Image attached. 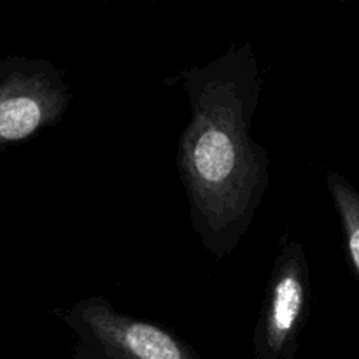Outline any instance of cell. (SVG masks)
I'll return each instance as SVG.
<instances>
[{
  "label": "cell",
  "mask_w": 359,
  "mask_h": 359,
  "mask_svg": "<svg viewBox=\"0 0 359 359\" xmlns=\"http://www.w3.org/2000/svg\"><path fill=\"white\" fill-rule=\"evenodd\" d=\"M189 102L177 170L189 223L214 258L233 255L270 184L269 153L252 137L265 77L251 42L177 76Z\"/></svg>",
  "instance_id": "1"
},
{
  "label": "cell",
  "mask_w": 359,
  "mask_h": 359,
  "mask_svg": "<svg viewBox=\"0 0 359 359\" xmlns=\"http://www.w3.org/2000/svg\"><path fill=\"white\" fill-rule=\"evenodd\" d=\"M72 91L65 72L42 58L0 60V158L69 112Z\"/></svg>",
  "instance_id": "3"
},
{
  "label": "cell",
  "mask_w": 359,
  "mask_h": 359,
  "mask_svg": "<svg viewBox=\"0 0 359 359\" xmlns=\"http://www.w3.org/2000/svg\"><path fill=\"white\" fill-rule=\"evenodd\" d=\"M309 307L311 270L307 252L300 242L284 231L252 333L249 359H297Z\"/></svg>",
  "instance_id": "4"
},
{
  "label": "cell",
  "mask_w": 359,
  "mask_h": 359,
  "mask_svg": "<svg viewBox=\"0 0 359 359\" xmlns=\"http://www.w3.org/2000/svg\"><path fill=\"white\" fill-rule=\"evenodd\" d=\"M74 337V359H203L182 337L119 312L102 294L55 311Z\"/></svg>",
  "instance_id": "2"
},
{
  "label": "cell",
  "mask_w": 359,
  "mask_h": 359,
  "mask_svg": "<svg viewBox=\"0 0 359 359\" xmlns=\"http://www.w3.org/2000/svg\"><path fill=\"white\" fill-rule=\"evenodd\" d=\"M326 188L340 219L347 258L359 279V189L337 170L326 174Z\"/></svg>",
  "instance_id": "5"
}]
</instances>
